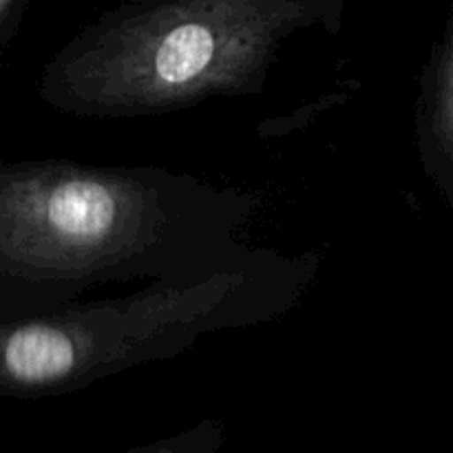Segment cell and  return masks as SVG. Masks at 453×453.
Masks as SVG:
<instances>
[{
	"label": "cell",
	"instance_id": "6da1fadb",
	"mask_svg": "<svg viewBox=\"0 0 453 453\" xmlns=\"http://www.w3.org/2000/svg\"><path fill=\"white\" fill-rule=\"evenodd\" d=\"M341 0H135L69 47L84 102L153 106L233 84L299 27ZM78 84V87H82Z\"/></svg>",
	"mask_w": 453,
	"mask_h": 453
},
{
	"label": "cell",
	"instance_id": "3957f363",
	"mask_svg": "<svg viewBox=\"0 0 453 453\" xmlns=\"http://www.w3.org/2000/svg\"><path fill=\"white\" fill-rule=\"evenodd\" d=\"M221 445H224L221 425L206 420V423L186 429L177 436L164 438V441L150 442V445L137 447L127 453H219Z\"/></svg>",
	"mask_w": 453,
	"mask_h": 453
},
{
	"label": "cell",
	"instance_id": "277c9868",
	"mask_svg": "<svg viewBox=\"0 0 453 453\" xmlns=\"http://www.w3.org/2000/svg\"><path fill=\"white\" fill-rule=\"evenodd\" d=\"M20 3L22 0H0V35H3V31H7V27L12 25Z\"/></svg>",
	"mask_w": 453,
	"mask_h": 453
},
{
	"label": "cell",
	"instance_id": "7a4b0ae2",
	"mask_svg": "<svg viewBox=\"0 0 453 453\" xmlns=\"http://www.w3.org/2000/svg\"><path fill=\"white\" fill-rule=\"evenodd\" d=\"M135 180L75 171L0 175V259L82 279L128 261L149 206Z\"/></svg>",
	"mask_w": 453,
	"mask_h": 453
}]
</instances>
